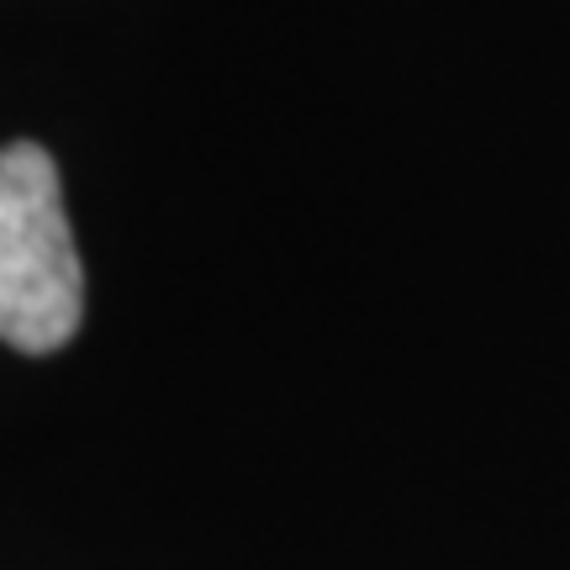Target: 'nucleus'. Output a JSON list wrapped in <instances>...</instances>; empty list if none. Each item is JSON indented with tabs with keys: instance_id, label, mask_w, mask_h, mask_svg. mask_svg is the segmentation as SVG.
Listing matches in <instances>:
<instances>
[{
	"instance_id": "obj_1",
	"label": "nucleus",
	"mask_w": 570,
	"mask_h": 570,
	"mask_svg": "<svg viewBox=\"0 0 570 570\" xmlns=\"http://www.w3.org/2000/svg\"><path fill=\"white\" fill-rule=\"evenodd\" d=\"M85 312L80 248L63 217L59 169L38 142L0 148V338L53 354Z\"/></svg>"
}]
</instances>
